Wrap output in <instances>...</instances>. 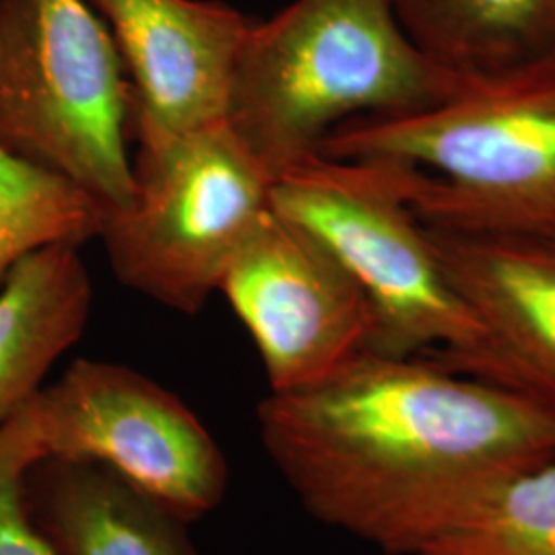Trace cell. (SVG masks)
Instances as JSON below:
<instances>
[{
    "mask_svg": "<svg viewBox=\"0 0 555 555\" xmlns=\"http://www.w3.org/2000/svg\"><path fill=\"white\" fill-rule=\"evenodd\" d=\"M266 455L307 515L417 555L502 481L555 459V424L426 354L360 352L258 405Z\"/></svg>",
    "mask_w": 555,
    "mask_h": 555,
    "instance_id": "cell-1",
    "label": "cell"
},
{
    "mask_svg": "<svg viewBox=\"0 0 555 555\" xmlns=\"http://www.w3.org/2000/svg\"><path fill=\"white\" fill-rule=\"evenodd\" d=\"M318 155L378 160L426 227L555 237V60L463 80L414 114L346 121Z\"/></svg>",
    "mask_w": 555,
    "mask_h": 555,
    "instance_id": "cell-2",
    "label": "cell"
},
{
    "mask_svg": "<svg viewBox=\"0 0 555 555\" xmlns=\"http://www.w3.org/2000/svg\"><path fill=\"white\" fill-rule=\"evenodd\" d=\"M461 85L408 38L396 0H295L251 23L227 121L276 178L337 126L414 114Z\"/></svg>",
    "mask_w": 555,
    "mask_h": 555,
    "instance_id": "cell-3",
    "label": "cell"
},
{
    "mask_svg": "<svg viewBox=\"0 0 555 555\" xmlns=\"http://www.w3.org/2000/svg\"><path fill=\"white\" fill-rule=\"evenodd\" d=\"M134 101L89 0H0V144L70 179L105 220L132 208Z\"/></svg>",
    "mask_w": 555,
    "mask_h": 555,
    "instance_id": "cell-4",
    "label": "cell"
},
{
    "mask_svg": "<svg viewBox=\"0 0 555 555\" xmlns=\"http://www.w3.org/2000/svg\"><path fill=\"white\" fill-rule=\"evenodd\" d=\"M139 142L132 208L101 238L121 284L194 315L270 210L274 178L227 119Z\"/></svg>",
    "mask_w": 555,
    "mask_h": 555,
    "instance_id": "cell-5",
    "label": "cell"
},
{
    "mask_svg": "<svg viewBox=\"0 0 555 555\" xmlns=\"http://www.w3.org/2000/svg\"><path fill=\"white\" fill-rule=\"evenodd\" d=\"M270 206L313 233L357 280L373 315L369 352L416 357L479 337L428 229L378 160H298L274 178Z\"/></svg>",
    "mask_w": 555,
    "mask_h": 555,
    "instance_id": "cell-6",
    "label": "cell"
},
{
    "mask_svg": "<svg viewBox=\"0 0 555 555\" xmlns=\"http://www.w3.org/2000/svg\"><path fill=\"white\" fill-rule=\"evenodd\" d=\"M29 408L41 456L105 465L188 522L227 496L217 438L176 393L130 366L80 358Z\"/></svg>",
    "mask_w": 555,
    "mask_h": 555,
    "instance_id": "cell-7",
    "label": "cell"
},
{
    "mask_svg": "<svg viewBox=\"0 0 555 555\" xmlns=\"http://www.w3.org/2000/svg\"><path fill=\"white\" fill-rule=\"evenodd\" d=\"M219 291L258 346L270 391L315 383L369 348L373 315L357 280L272 206Z\"/></svg>",
    "mask_w": 555,
    "mask_h": 555,
    "instance_id": "cell-8",
    "label": "cell"
},
{
    "mask_svg": "<svg viewBox=\"0 0 555 555\" xmlns=\"http://www.w3.org/2000/svg\"><path fill=\"white\" fill-rule=\"evenodd\" d=\"M426 229L479 323L474 344L426 357L525 401L555 424V237Z\"/></svg>",
    "mask_w": 555,
    "mask_h": 555,
    "instance_id": "cell-9",
    "label": "cell"
},
{
    "mask_svg": "<svg viewBox=\"0 0 555 555\" xmlns=\"http://www.w3.org/2000/svg\"><path fill=\"white\" fill-rule=\"evenodd\" d=\"M132 85V137L157 139L227 119L238 52L254 21L222 2L89 0Z\"/></svg>",
    "mask_w": 555,
    "mask_h": 555,
    "instance_id": "cell-10",
    "label": "cell"
},
{
    "mask_svg": "<svg viewBox=\"0 0 555 555\" xmlns=\"http://www.w3.org/2000/svg\"><path fill=\"white\" fill-rule=\"evenodd\" d=\"M23 498L56 555H202L185 518L95 461L36 459Z\"/></svg>",
    "mask_w": 555,
    "mask_h": 555,
    "instance_id": "cell-11",
    "label": "cell"
},
{
    "mask_svg": "<svg viewBox=\"0 0 555 555\" xmlns=\"http://www.w3.org/2000/svg\"><path fill=\"white\" fill-rule=\"evenodd\" d=\"M91 307L93 286L77 245L43 247L11 270L0 286V430L79 341Z\"/></svg>",
    "mask_w": 555,
    "mask_h": 555,
    "instance_id": "cell-12",
    "label": "cell"
},
{
    "mask_svg": "<svg viewBox=\"0 0 555 555\" xmlns=\"http://www.w3.org/2000/svg\"><path fill=\"white\" fill-rule=\"evenodd\" d=\"M408 38L459 79L555 60V0H396Z\"/></svg>",
    "mask_w": 555,
    "mask_h": 555,
    "instance_id": "cell-13",
    "label": "cell"
},
{
    "mask_svg": "<svg viewBox=\"0 0 555 555\" xmlns=\"http://www.w3.org/2000/svg\"><path fill=\"white\" fill-rule=\"evenodd\" d=\"M101 231L103 215L77 183L0 144V286L21 259Z\"/></svg>",
    "mask_w": 555,
    "mask_h": 555,
    "instance_id": "cell-14",
    "label": "cell"
},
{
    "mask_svg": "<svg viewBox=\"0 0 555 555\" xmlns=\"http://www.w3.org/2000/svg\"><path fill=\"white\" fill-rule=\"evenodd\" d=\"M417 555H555V459L502 481Z\"/></svg>",
    "mask_w": 555,
    "mask_h": 555,
    "instance_id": "cell-15",
    "label": "cell"
},
{
    "mask_svg": "<svg viewBox=\"0 0 555 555\" xmlns=\"http://www.w3.org/2000/svg\"><path fill=\"white\" fill-rule=\"evenodd\" d=\"M41 456L29 403L0 430V555H56L27 511L23 477Z\"/></svg>",
    "mask_w": 555,
    "mask_h": 555,
    "instance_id": "cell-16",
    "label": "cell"
}]
</instances>
